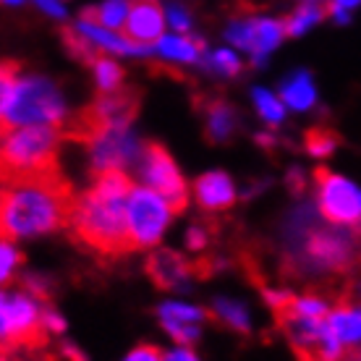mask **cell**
Returning a JSON list of instances; mask_svg holds the SVG:
<instances>
[{
    "label": "cell",
    "mask_w": 361,
    "mask_h": 361,
    "mask_svg": "<svg viewBox=\"0 0 361 361\" xmlns=\"http://www.w3.org/2000/svg\"><path fill=\"white\" fill-rule=\"evenodd\" d=\"M131 178L121 168L92 173V186L76 199L71 235L97 257H126L134 252L128 235Z\"/></svg>",
    "instance_id": "6da1fadb"
},
{
    "label": "cell",
    "mask_w": 361,
    "mask_h": 361,
    "mask_svg": "<svg viewBox=\"0 0 361 361\" xmlns=\"http://www.w3.org/2000/svg\"><path fill=\"white\" fill-rule=\"evenodd\" d=\"M76 199L79 194L61 171L6 180L0 202L3 238H29L71 228Z\"/></svg>",
    "instance_id": "7a4b0ae2"
},
{
    "label": "cell",
    "mask_w": 361,
    "mask_h": 361,
    "mask_svg": "<svg viewBox=\"0 0 361 361\" xmlns=\"http://www.w3.org/2000/svg\"><path fill=\"white\" fill-rule=\"evenodd\" d=\"M288 238L298 267L312 272H327L348 278L361 267V254L356 246V231L343 226H322L312 209H298L290 217Z\"/></svg>",
    "instance_id": "3957f363"
},
{
    "label": "cell",
    "mask_w": 361,
    "mask_h": 361,
    "mask_svg": "<svg viewBox=\"0 0 361 361\" xmlns=\"http://www.w3.org/2000/svg\"><path fill=\"white\" fill-rule=\"evenodd\" d=\"M0 108H3V131L32 123L58 126L66 121V105L53 82L42 76H24L21 66L6 61L0 76Z\"/></svg>",
    "instance_id": "277c9868"
},
{
    "label": "cell",
    "mask_w": 361,
    "mask_h": 361,
    "mask_svg": "<svg viewBox=\"0 0 361 361\" xmlns=\"http://www.w3.org/2000/svg\"><path fill=\"white\" fill-rule=\"evenodd\" d=\"M63 139V128L50 123H32L3 131V183L61 171L58 149Z\"/></svg>",
    "instance_id": "5b68a950"
},
{
    "label": "cell",
    "mask_w": 361,
    "mask_h": 361,
    "mask_svg": "<svg viewBox=\"0 0 361 361\" xmlns=\"http://www.w3.org/2000/svg\"><path fill=\"white\" fill-rule=\"evenodd\" d=\"M35 298L27 290L6 293L0 301V319H3V353L13 359L27 356L39 359L47 351L50 330L45 325V309H39Z\"/></svg>",
    "instance_id": "8992f818"
},
{
    "label": "cell",
    "mask_w": 361,
    "mask_h": 361,
    "mask_svg": "<svg viewBox=\"0 0 361 361\" xmlns=\"http://www.w3.org/2000/svg\"><path fill=\"white\" fill-rule=\"evenodd\" d=\"M317 186V204L319 215L333 226L351 228L359 233L361 231V189L348 178L330 173L325 168L314 171Z\"/></svg>",
    "instance_id": "52a82bcc"
},
{
    "label": "cell",
    "mask_w": 361,
    "mask_h": 361,
    "mask_svg": "<svg viewBox=\"0 0 361 361\" xmlns=\"http://www.w3.org/2000/svg\"><path fill=\"white\" fill-rule=\"evenodd\" d=\"M173 215L176 212H173L171 202L154 189L142 186V189L131 191V197H128V235H131L134 252L157 244Z\"/></svg>",
    "instance_id": "ba28073f"
},
{
    "label": "cell",
    "mask_w": 361,
    "mask_h": 361,
    "mask_svg": "<svg viewBox=\"0 0 361 361\" xmlns=\"http://www.w3.org/2000/svg\"><path fill=\"white\" fill-rule=\"evenodd\" d=\"M139 171H142V178L147 180V186L154 189L157 194H163L168 202H171L173 212L178 215L180 209H186V180L180 176V171L176 168L173 157L168 154V149L154 142H147L142 147V157H139Z\"/></svg>",
    "instance_id": "9c48e42d"
},
{
    "label": "cell",
    "mask_w": 361,
    "mask_h": 361,
    "mask_svg": "<svg viewBox=\"0 0 361 361\" xmlns=\"http://www.w3.org/2000/svg\"><path fill=\"white\" fill-rule=\"evenodd\" d=\"M228 42L235 47H244L246 53H252L254 63H262L264 55L272 53L280 45V39L286 37V24L278 18H235L226 32Z\"/></svg>",
    "instance_id": "30bf717a"
},
{
    "label": "cell",
    "mask_w": 361,
    "mask_h": 361,
    "mask_svg": "<svg viewBox=\"0 0 361 361\" xmlns=\"http://www.w3.org/2000/svg\"><path fill=\"white\" fill-rule=\"evenodd\" d=\"M142 142H136L134 134L128 128L118 126L102 131L97 139H92L90 160H92V173L99 171H113V168H126L131 163H139L142 157Z\"/></svg>",
    "instance_id": "8fae6325"
},
{
    "label": "cell",
    "mask_w": 361,
    "mask_h": 361,
    "mask_svg": "<svg viewBox=\"0 0 361 361\" xmlns=\"http://www.w3.org/2000/svg\"><path fill=\"white\" fill-rule=\"evenodd\" d=\"M145 270H147V275L152 278L154 286H160V288H165V290L183 288V286L189 283V278L202 275L199 264L186 262L183 257H178L176 252H168V249L149 254L145 262Z\"/></svg>",
    "instance_id": "7c38bea8"
},
{
    "label": "cell",
    "mask_w": 361,
    "mask_h": 361,
    "mask_svg": "<svg viewBox=\"0 0 361 361\" xmlns=\"http://www.w3.org/2000/svg\"><path fill=\"white\" fill-rule=\"evenodd\" d=\"M325 327L327 335L343 345L345 351L351 345H361V298H353L351 293L338 298Z\"/></svg>",
    "instance_id": "4fadbf2b"
},
{
    "label": "cell",
    "mask_w": 361,
    "mask_h": 361,
    "mask_svg": "<svg viewBox=\"0 0 361 361\" xmlns=\"http://www.w3.org/2000/svg\"><path fill=\"white\" fill-rule=\"evenodd\" d=\"M165 21H168V16L154 0H136L123 29H126L128 39H134L139 45H149V42H157L163 37Z\"/></svg>",
    "instance_id": "5bb4252c"
},
{
    "label": "cell",
    "mask_w": 361,
    "mask_h": 361,
    "mask_svg": "<svg viewBox=\"0 0 361 361\" xmlns=\"http://www.w3.org/2000/svg\"><path fill=\"white\" fill-rule=\"evenodd\" d=\"M160 314V322L168 330L173 341L189 345L199 338V325L204 322V309L199 307H189V304H176V301H168L163 307L157 309Z\"/></svg>",
    "instance_id": "9a60e30c"
},
{
    "label": "cell",
    "mask_w": 361,
    "mask_h": 361,
    "mask_svg": "<svg viewBox=\"0 0 361 361\" xmlns=\"http://www.w3.org/2000/svg\"><path fill=\"white\" fill-rule=\"evenodd\" d=\"M194 194H197V202L207 212H223V209H228L235 202L233 183H231V178H228L226 173L220 171H212L207 176L197 178Z\"/></svg>",
    "instance_id": "2e32d148"
},
{
    "label": "cell",
    "mask_w": 361,
    "mask_h": 361,
    "mask_svg": "<svg viewBox=\"0 0 361 361\" xmlns=\"http://www.w3.org/2000/svg\"><path fill=\"white\" fill-rule=\"evenodd\" d=\"M76 29H79L82 35L90 37V42L97 47V50H108V53H118V55H142V53H147L145 45H139V42L128 39V37L116 35L113 29L102 27V24H97V21H92V18H87V16H82L79 21H76Z\"/></svg>",
    "instance_id": "e0dca14e"
},
{
    "label": "cell",
    "mask_w": 361,
    "mask_h": 361,
    "mask_svg": "<svg viewBox=\"0 0 361 361\" xmlns=\"http://www.w3.org/2000/svg\"><path fill=\"white\" fill-rule=\"evenodd\" d=\"M202 110H204V136L215 145L228 142L235 128L233 110L228 108L226 102H220V99H204Z\"/></svg>",
    "instance_id": "ac0fdd59"
},
{
    "label": "cell",
    "mask_w": 361,
    "mask_h": 361,
    "mask_svg": "<svg viewBox=\"0 0 361 361\" xmlns=\"http://www.w3.org/2000/svg\"><path fill=\"white\" fill-rule=\"evenodd\" d=\"M283 99H286V105L293 110L312 108L317 99V90H314L312 76H309L307 71H296L293 76H288V79L283 82Z\"/></svg>",
    "instance_id": "d6986e66"
},
{
    "label": "cell",
    "mask_w": 361,
    "mask_h": 361,
    "mask_svg": "<svg viewBox=\"0 0 361 361\" xmlns=\"http://www.w3.org/2000/svg\"><path fill=\"white\" fill-rule=\"evenodd\" d=\"M154 47L163 58H171L178 63H194V61H199V53H202V42L186 35H163Z\"/></svg>",
    "instance_id": "ffe728a7"
},
{
    "label": "cell",
    "mask_w": 361,
    "mask_h": 361,
    "mask_svg": "<svg viewBox=\"0 0 361 361\" xmlns=\"http://www.w3.org/2000/svg\"><path fill=\"white\" fill-rule=\"evenodd\" d=\"M128 13H131L128 0H105V3H99L97 8L84 11V16H87V18L97 21V24H102V27L113 29V32H118V29L126 27Z\"/></svg>",
    "instance_id": "44dd1931"
},
{
    "label": "cell",
    "mask_w": 361,
    "mask_h": 361,
    "mask_svg": "<svg viewBox=\"0 0 361 361\" xmlns=\"http://www.w3.org/2000/svg\"><path fill=\"white\" fill-rule=\"evenodd\" d=\"M212 317L220 319L226 327L235 330V333H249V330H252L249 312L244 309V304L231 301V298H217L215 304H212Z\"/></svg>",
    "instance_id": "7402d4cb"
},
{
    "label": "cell",
    "mask_w": 361,
    "mask_h": 361,
    "mask_svg": "<svg viewBox=\"0 0 361 361\" xmlns=\"http://www.w3.org/2000/svg\"><path fill=\"white\" fill-rule=\"evenodd\" d=\"M330 13V8H322L319 3H304V6H298L293 13H290L283 24H286V35L288 37H298L304 35L307 29H312L317 24V21H322V18Z\"/></svg>",
    "instance_id": "603a6c76"
},
{
    "label": "cell",
    "mask_w": 361,
    "mask_h": 361,
    "mask_svg": "<svg viewBox=\"0 0 361 361\" xmlns=\"http://www.w3.org/2000/svg\"><path fill=\"white\" fill-rule=\"evenodd\" d=\"M254 99V108H257V113L267 121V123H272V126H278L280 121H283V116H286V108H283V102H280L272 92L267 90H254L252 94Z\"/></svg>",
    "instance_id": "cb8c5ba5"
},
{
    "label": "cell",
    "mask_w": 361,
    "mask_h": 361,
    "mask_svg": "<svg viewBox=\"0 0 361 361\" xmlns=\"http://www.w3.org/2000/svg\"><path fill=\"white\" fill-rule=\"evenodd\" d=\"M92 68H94V79H97V87L102 92H116L118 84L123 82V71H121L116 61H110V58L97 55V61L92 63Z\"/></svg>",
    "instance_id": "d4e9b609"
},
{
    "label": "cell",
    "mask_w": 361,
    "mask_h": 361,
    "mask_svg": "<svg viewBox=\"0 0 361 361\" xmlns=\"http://www.w3.org/2000/svg\"><path fill=\"white\" fill-rule=\"evenodd\" d=\"M304 145H307V152L317 154V157H325V154L335 152V147L341 145V139L330 128H309L307 136H304Z\"/></svg>",
    "instance_id": "484cf974"
},
{
    "label": "cell",
    "mask_w": 361,
    "mask_h": 361,
    "mask_svg": "<svg viewBox=\"0 0 361 361\" xmlns=\"http://www.w3.org/2000/svg\"><path fill=\"white\" fill-rule=\"evenodd\" d=\"M209 68L217 73H226V76H233V73H238V68H241V61H238V55H235L233 50L223 47V50L212 53V58H209Z\"/></svg>",
    "instance_id": "4316f807"
},
{
    "label": "cell",
    "mask_w": 361,
    "mask_h": 361,
    "mask_svg": "<svg viewBox=\"0 0 361 361\" xmlns=\"http://www.w3.org/2000/svg\"><path fill=\"white\" fill-rule=\"evenodd\" d=\"M0 254H3V259H0V278H3V283H6V280H11V275H13V267L21 262V254H18V249L11 244L8 238H3V249H0Z\"/></svg>",
    "instance_id": "83f0119b"
},
{
    "label": "cell",
    "mask_w": 361,
    "mask_h": 361,
    "mask_svg": "<svg viewBox=\"0 0 361 361\" xmlns=\"http://www.w3.org/2000/svg\"><path fill=\"white\" fill-rule=\"evenodd\" d=\"M165 16H168V24H171L178 35H183V32H189L191 29V16L186 8H180L178 3H173V6H168V11H165Z\"/></svg>",
    "instance_id": "f1b7e54d"
},
{
    "label": "cell",
    "mask_w": 361,
    "mask_h": 361,
    "mask_svg": "<svg viewBox=\"0 0 361 361\" xmlns=\"http://www.w3.org/2000/svg\"><path fill=\"white\" fill-rule=\"evenodd\" d=\"M123 361H165V353L157 345H139Z\"/></svg>",
    "instance_id": "f546056e"
},
{
    "label": "cell",
    "mask_w": 361,
    "mask_h": 361,
    "mask_svg": "<svg viewBox=\"0 0 361 361\" xmlns=\"http://www.w3.org/2000/svg\"><path fill=\"white\" fill-rule=\"evenodd\" d=\"M207 235H209V231L204 226L189 228V235H186V246H189L191 252H202V249L207 246Z\"/></svg>",
    "instance_id": "4dcf8cb0"
},
{
    "label": "cell",
    "mask_w": 361,
    "mask_h": 361,
    "mask_svg": "<svg viewBox=\"0 0 361 361\" xmlns=\"http://www.w3.org/2000/svg\"><path fill=\"white\" fill-rule=\"evenodd\" d=\"M361 0H333V6H330V16H335L338 21H345L348 18V11L356 8Z\"/></svg>",
    "instance_id": "1f68e13d"
},
{
    "label": "cell",
    "mask_w": 361,
    "mask_h": 361,
    "mask_svg": "<svg viewBox=\"0 0 361 361\" xmlns=\"http://www.w3.org/2000/svg\"><path fill=\"white\" fill-rule=\"evenodd\" d=\"M35 6L45 11L47 16H55V18H63L66 16V6L63 0H35Z\"/></svg>",
    "instance_id": "d6a6232c"
},
{
    "label": "cell",
    "mask_w": 361,
    "mask_h": 361,
    "mask_svg": "<svg viewBox=\"0 0 361 361\" xmlns=\"http://www.w3.org/2000/svg\"><path fill=\"white\" fill-rule=\"evenodd\" d=\"M165 361H199L189 348H173V351L165 353Z\"/></svg>",
    "instance_id": "836d02e7"
},
{
    "label": "cell",
    "mask_w": 361,
    "mask_h": 361,
    "mask_svg": "<svg viewBox=\"0 0 361 361\" xmlns=\"http://www.w3.org/2000/svg\"><path fill=\"white\" fill-rule=\"evenodd\" d=\"M348 361H361V351H356V353H351V359Z\"/></svg>",
    "instance_id": "e575fe53"
},
{
    "label": "cell",
    "mask_w": 361,
    "mask_h": 361,
    "mask_svg": "<svg viewBox=\"0 0 361 361\" xmlns=\"http://www.w3.org/2000/svg\"><path fill=\"white\" fill-rule=\"evenodd\" d=\"M3 3H8V6H18V3H24V0H3Z\"/></svg>",
    "instance_id": "d590c367"
},
{
    "label": "cell",
    "mask_w": 361,
    "mask_h": 361,
    "mask_svg": "<svg viewBox=\"0 0 361 361\" xmlns=\"http://www.w3.org/2000/svg\"><path fill=\"white\" fill-rule=\"evenodd\" d=\"M307 3H317V0H307Z\"/></svg>",
    "instance_id": "8d00e7d4"
}]
</instances>
